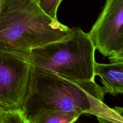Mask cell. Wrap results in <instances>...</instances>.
Instances as JSON below:
<instances>
[{"mask_svg": "<svg viewBox=\"0 0 123 123\" xmlns=\"http://www.w3.org/2000/svg\"><path fill=\"white\" fill-rule=\"evenodd\" d=\"M62 0H39L38 5L46 14L55 20L57 19V10Z\"/></svg>", "mask_w": 123, "mask_h": 123, "instance_id": "obj_9", "label": "cell"}, {"mask_svg": "<svg viewBox=\"0 0 123 123\" xmlns=\"http://www.w3.org/2000/svg\"><path fill=\"white\" fill-rule=\"evenodd\" d=\"M34 1L35 2H37V3H38V2H39V0H34Z\"/></svg>", "mask_w": 123, "mask_h": 123, "instance_id": "obj_12", "label": "cell"}, {"mask_svg": "<svg viewBox=\"0 0 123 123\" xmlns=\"http://www.w3.org/2000/svg\"><path fill=\"white\" fill-rule=\"evenodd\" d=\"M1 112H2V110L0 109V117H1Z\"/></svg>", "mask_w": 123, "mask_h": 123, "instance_id": "obj_13", "label": "cell"}, {"mask_svg": "<svg viewBox=\"0 0 123 123\" xmlns=\"http://www.w3.org/2000/svg\"><path fill=\"white\" fill-rule=\"evenodd\" d=\"M0 123H29V122L21 110H2Z\"/></svg>", "mask_w": 123, "mask_h": 123, "instance_id": "obj_8", "label": "cell"}, {"mask_svg": "<svg viewBox=\"0 0 123 123\" xmlns=\"http://www.w3.org/2000/svg\"><path fill=\"white\" fill-rule=\"evenodd\" d=\"M1 2H2V0H0V8H1Z\"/></svg>", "mask_w": 123, "mask_h": 123, "instance_id": "obj_14", "label": "cell"}, {"mask_svg": "<svg viewBox=\"0 0 123 123\" xmlns=\"http://www.w3.org/2000/svg\"><path fill=\"white\" fill-rule=\"evenodd\" d=\"M73 29L46 14L34 0H2L0 49L24 57L31 50L67 39Z\"/></svg>", "mask_w": 123, "mask_h": 123, "instance_id": "obj_2", "label": "cell"}, {"mask_svg": "<svg viewBox=\"0 0 123 123\" xmlns=\"http://www.w3.org/2000/svg\"><path fill=\"white\" fill-rule=\"evenodd\" d=\"M120 38H121V49H120L118 53L117 54H116L115 56L109 58L111 62L117 61H123V26L122 28V30L121 31Z\"/></svg>", "mask_w": 123, "mask_h": 123, "instance_id": "obj_11", "label": "cell"}, {"mask_svg": "<svg viewBox=\"0 0 123 123\" xmlns=\"http://www.w3.org/2000/svg\"><path fill=\"white\" fill-rule=\"evenodd\" d=\"M32 66L22 56L0 49V109L21 110L28 96Z\"/></svg>", "mask_w": 123, "mask_h": 123, "instance_id": "obj_4", "label": "cell"}, {"mask_svg": "<svg viewBox=\"0 0 123 123\" xmlns=\"http://www.w3.org/2000/svg\"><path fill=\"white\" fill-rule=\"evenodd\" d=\"M106 93L104 87L95 80L76 81L32 67L22 112L27 120L48 111L112 117L116 112L104 103Z\"/></svg>", "mask_w": 123, "mask_h": 123, "instance_id": "obj_1", "label": "cell"}, {"mask_svg": "<svg viewBox=\"0 0 123 123\" xmlns=\"http://www.w3.org/2000/svg\"><path fill=\"white\" fill-rule=\"evenodd\" d=\"M94 76H98L106 93L112 96L123 94V61L109 64L95 62Z\"/></svg>", "mask_w": 123, "mask_h": 123, "instance_id": "obj_6", "label": "cell"}, {"mask_svg": "<svg viewBox=\"0 0 123 123\" xmlns=\"http://www.w3.org/2000/svg\"><path fill=\"white\" fill-rule=\"evenodd\" d=\"M68 38L31 50L23 57L32 67L76 81L95 80V50L88 33L73 28Z\"/></svg>", "mask_w": 123, "mask_h": 123, "instance_id": "obj_3", "label": "cell"}, {"mask_svg": "<svg viewBox=\"0 0 123 123\" xmlns=\"http://www.w3.org/2000/svg\"><path fill=\"white\" fill-rule=\"evenodd\" d=\"M80 116L74 113L48 111L37 114L27 120L29 123H73Z\"/></svg>", "mask_w": 123, "mask_h": 123, "instance_id": "obj_7", "label": "cell"}, {"mask_svg": "<svg viewBox=\"0 0 123 123\" xmlns=\"http://www.w3.org/2000/svg\"><path fill=\"white\" fill-rule=\"evenodd\" d=\"M123 26V0H106L102 13L88 34L100 54L112 57L121 49Z\"/></svg>", "mask_w": 123, "mask_h": 123, "instance_id": "obj_5", "label": "cell"}, {"mask_svg": "<svg viewBox=\"0 0 123 123\" xmlns=\"http://www.w3.org/2000/svg\"><path fill=\"white\" fill-rule=\"evenodd\" d=\"M116 114L113 117H96L99 123H123V108L115 106Z\"/></svg>", "mask_w": 123, "mask_h": 123, "instance_id": "obj_10", "label": "cell"}]
</instances>
